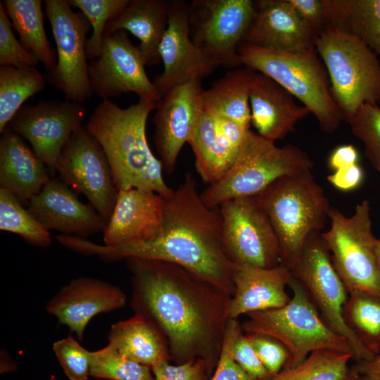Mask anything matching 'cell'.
<instances>
[{
    "label": "cell",
    "mask_w": 380,
    "mask_h": 380,
    "mask_svg": "<svg viewBox=\"0 0 380 380\" xmlns=\"http://www.w3.org/2000/svg\"><path fill=\"white\" fill-rule=\"evenodd\" d=\"M224 251L236 265L271 269L281 265L278 241L265 211L253 197L227 201L219 206Z\"/></svg>",
    "instance_id": "obj_13"
},
{
    "label": "cell",
    "mask_w": 380,
    "mask_h": 380,
    "mask_svg": "<svg viewBox=\"0 0 380 380\" xmlns=\"http://www.w3.org/2000/svg\"><path fill=\"white\" fill-rule=\"evenodd\" d=\"M357 152L352 145H343L336 148L331 154L329 165L335 170L357 163Z\"/></svg>",
    "instance_id": "obj_47"
},
{
    "label": "cell",
    "mask_w": 380,
    "mask_h": 380,
    "mask_svg": "<svg viewBox=\"0 0 380 380\" xmlns=\"http://www.w3.org/2000/svg\"><path fill=\"white\" fill-rule=\"evenodd\" d=\"M145 66L139 46L132 43L127 32L121 30L105 36L99 56L88 63L91 91L103 101L133 92L139 99L158 102L161 97Z\"/></svg>",
    "instance_id": "obj_15"
},
{
    "label": "cell",
    "mask_w": 380,
    "mask_h": 380,
    "mask_svg": "<svg viewBox=\"0 0 380 380\" xmlns=\"http://www.w3.org/2000/svg\"><path fill=\"white\" fill-rule=\"evenodd\" d=\"M255 71L236 68L227 72L203 91V106L246 129L251 125L250 85Z\"/></svg>",
    "instance_id": "obj_29"
},
{
    "label": "cell",
    "mask_w": 380,
    "mask_h": 380,
    "mask_svg": "<svg viewBox=\"0 0 380 380\" xmlns=\"http://www.w3.org/2000/svg\"><path fill=\"white\" fill-rule=\"evenodd\" d=\"M201 81L176 86L158 101L152 119L153 141L163 170L172 174L179 153L189 143L203 108Z\"/></svg>",
    "instance_id": "obj_18"
},
{
    "label": "cell",
    "mask_w": 380,
    "mask_h": 380,
    "mask_svg": "<svg viewBox=\"0 0 380 380\" xmlns=\"http://www.w3.org/2000/svg\"><path fill=\"white\" fill-rule=\"evenodd\" d=\"M232 356L234 361L250 376L258 380H270L273 377L262 365L243 330L236 337Z\"/></svg>",
    "instance_id": "obj_43"
},
{
    "label": "cell",
    "mask_w": 380,
    "mask_h": 380,
    "mask_svg": "<svg viewBox=\"0 0 380 380\" xmlns=\"http://www.w3.org/2000/svg\"><path fill=\"white\" fill-rule=\"evenodd\" d=\"M51 177L46 165L7 126L0 138V189L27 204Z\"/></svg>",
    "instance_id": "obj_25"
},
{
    "label": "cell",
    "mask_w": 380,
    "mask_h": 380,
    "mask_svg": "<svg viewBox=\"0 0 380 380\" xmlns=\"http://www.w3.org/2000/svg\"><path fill=\"white\" fill-rule=\"evenodd\" d=\"M258 356L272 376L279 374L287 365L290 354L278 340L264 334H246Z\"/></svg>",
    "instance_id": "obj_42"
},
{
    "label": "cell",
    "mask_w": 380,
    "mask_h": 380,
    "mask_svg": "<svg viewBox=\"0 0 380 380\" xmlns=\"http://www.w3.org/2000/svg\"><path fill=\"white\" fill-rule=\"evenodd\" d=\"M353 134L365 146V153L380 172V108L376 102H365L349 122Z\"/></svg>",
    "instance_id": "obj_38"
},
{
    "label": "cell",
    "mask_w": 380,
    "mask_h": 380,
    "mask_svg": "<svg viewBox=\"0 0 380 380\" xmlns=\"http://www.w3.org/2000/svg\"><path fill=\"white\" fill-rule=\"evenodd\" d=\"M347 327L373 355L380 353V298L362 293H349L343 308Z\"/></svg>",
    "instance_id": "obj_33"
},
{
    "label": "cell",
    "mask_w": 380,
    "mask_h": 380,
    "mask_svg": "<svg viewBox=\"0 0 380 380\" xmlns=\"http://www.w3.org/2000/svg\"><path fill=\"white\" fill-rule=\"evenodd\" d=\"M45 77L35 67L0 66V133L30 97L42 91Z\"/></svg>",
    "instance_id": "obj_32"
},
{
    "label": "cell",
    "mask_w": 380,
    "mask_h": 380,
    "mask_svg": "<svg viewBox=\"0 0 380 380\" xmlns=\"http://www.w3.org/2000/svg\"><path fill=\"white\" fill-rule=\"evenodd\" d=\"M27 208L46 229L63 235L85 239L103 232L107 224L94 207L81 202L68 186L53 177Z\"/></svg>",
    "instance_id": "obj_20"
},
{
    "label": "cell",
    "mask_w": 380,
    "mask_h": 380,
    "mask_svg": "<svg viewBox=\"0 0 380 380\" xmlns=\"http://www.w3.org/2000/svg\"><path fill=\"white\" fill-rule=\"evenodd\" d=\"M108 340L121 355L151 369L171 360L165 335L140 314L134 313L130 318L113 324Z\"/></svg>",
    "instance_id": "obj_27"
},
{
    "label": "cell",
    "mask_w": 380,
    "mask_h": 380,
    "mask_svg": "<svg viewBox=\"0 0 380 380\" xmlns=\"http://www.w3.org/2000/svg\"><path fill=\"white\" fill-rule=\"evenodd\" d=\"M376 254L378 265L380 270V239H377V241H376Z\"/></svg>",
    "instance_id": "obj_50"
},
{
    "label": "cell",
    "mask_w": 380,
    "mask_h": 380,
    "mask_svg": "<svg viewBox=\"0 0 380 380\" xmlns=\"http://www.w3.org/2000/svg\"><path fill=\"white\" fill-rule=\"evenodd\" d=\"M12 23L0 2V66L37 67L39 62L17 39Z\"/></svg>",
    "instance_id": "obj_40"
},
{
    "label": "cell",
    "mask_w": 380,
    "mask_h": 380,
    "mask_svg": "<svg viewBox=\"0 0 380 380\" xmlns=\"http://www.w3.org/2000/svg\"><path fill=\"white\" fill-rule=\"evenodd\" d=\"M56 172L75 193L83 194L108 223L118 190L104 151L84 125L62 148Z\"/></svg>",
    "instance_id": "obj_14"
},
{
    "label": "cell",
    "mask_w": 380,
    "mask_h": 380,
    "mask_svg": "<svg viewBox=\"0 0 380 380\" xmlns=\"http://www.w3.org/2000/svg\"><path fill=\"white\" fill-rule=\"evenodd\" d=\"M288 91L260 72L252 78L249 100L251 124L262 137L274 142L294 130L296 124L310 113L298 105Z\"/></svg>",
    "instance_id": "obj_23"
},
{
    "label": "cell",
    "mask_w": 380,
    "mask_h": 380,
    "mask_svg": "<svg viewBox=\"0 0 380 380\" xmlns=\"http://www.w3.org/2000/svg\"><path fill=\"white\" fill-rule=\"evenodd\" d=\"M241 330V325L237 319H229L220 358L210 380H258L246 373L233 358L234 343Z\"/></svg>",
    "instance_id": "obj_41"
},
{
    "label": "cell",
    "mask_w": 380,
    "mask_h": 380,
    "mask_svg": "<svg viewBox=\"0 0 380 380\" xmlns=\"http://www.w3.org/2000/svg\"><path fill=\"white\" fill-rule=\"evenodd\" d=\"M288 286L293 293L289 302L246 315L243 331L267 335L284 344L290 354L284 369L299 366L312 352L321 350L347 353L353 360L350 343L326 324L300 281L291 274Z\"/></svg>",
    "instance_id": "obj_6"
},
{
    "label": "cell",
    "mask_w": 380,
    "mask_h": 380,
    "mask_svg": "<svg viewBox=\"0 0 380 380\" xmlns=\"http://www.w3.org/2000/svg\"><path fill=\"white\" fill-rule=\"evenodd\" d=\"M188 144L194 154L196 170L208 185L225 174L238 155L223 143L217 133L213 113L204 106Z\"/></svg>",
    "instance_id": "obj_30"
},
{
    "label": "cell",
    "mask_w": 380,
    "mask_h": 380,
    "mask_svg": "<svg viewBox=\"0 0 380 380\" xmlns=\"http://www.w3.org/2000/svg\"><path fill=\"white\" fill-rule=\"evenodd\" d=\"M255 4V14L243 44L296 53L315 47L318 34L288 0H259Z\"/></svg>",
    "instance_id": "obj_21"
},
{
    "label": "cell",
    "mask_w": 380,
    "mask_h": 380,
    "mask_svg": "<svg viewBox=\"0 0 380 380\" xmlns=\"http://www.w3.org/2000/svg\"><path fill=\"white\" fill-rule=\"evenodd\" d=\"M165 198L153 191H118L115 205L103 230L104 245L114 246L156 237L163 226Z\"/></svg>",
    "instance_id": "obj_22"
},
{
    "label": "cell",
    "mask_w": 380,
    "mask_h": 380,
    "mask_svg": "<svg viewBox=\"0 0 380 380\" xmlns=\"http://www.w3.org/2000/svg\"><path fill=\"white\" fill-rule=\"evenodd\" d=\"M131 273V306L165 335L176 365L201 358L212 376L219 360L232 294L172 262L125 259Z\"/></svg>",
    "instance_id": "obj_1"
},
{
    "label": "cell",
    "mask_w": 380,
    "mask_h": 380,
    "mask_svg": "<svg viewBox=\"0 0 380 380\" xmlns=\"http://www.w3.org/2000/svg\"><path fill=\"white\" fill-rule=\"evenodd\" d=\"M325 25L355 37L380 60V0H322Z\"/></svg>",
    "instance_id": "obj_28"
},
{
    "label": "cell",
    "mask_w": 380,
    "mask_h": 380,
    "mask_svg": "<svg viewBox=\"0 0 380 380\" xmlns=\"http://www.w3.org/2000/svg\"><path fill=\"white\" fill-rule=\"evenodd\" d=\"M342 380H362V375L353 365L350 367L347 376Z\"/></svg>",
    "instance_id": "obj_49"
},
{
    "label": "cell",
    "mask_w": 380,
    "mask_h": 380,
    "mask_svg": "<svg viewBox=\"0 0 380 380\" xmlns=\"http://www.w3.org/2000/svg\"><path fill=\"white\" fill-rule=\"evenodd\" d=\"M291 277V270L282 265L271 269L236 265L233 278L234 293L229 307V319H237L242 315L286 305L291 297L286 286Z\"/></svg>",
    "instance_id": "obj_24"
},
{
    "label": "cell",
    "mask_w": 380,
    "mask_h": 380,
    "mask_svg": "<svg viewBox=\"0 0 380 380\" xmlns=\"http://www.w3.org/2000/svg\"><path fill=\"white\" fill-rule=\"evenodd\" d=\"M310 170L280 177L253 196L271 222L281 265L290 270L309 235L324 228L331 208Z\"/></svg>",
    "instance_id": "obj_4"
},
{
    "label": "cell",
    "mask_w": 380,
    "mask_h": 380,
    "mask_svg": "<svg viewBox=\"0 0 380 380\" xmlns=\"http://www.w3.org/2000/svg\"><path fill=\"white\" fill-rule=\"evenodd\" d=\"M90 376L108 380H155L151 368L127 358L109 344L91 352Z\"/></svg>",
    "instance_id": "obj_36"
},
{
    "label": "cell",
    "mask_w": 380,
    "mask_h": 380,
    "mask_svg": "<svg viewBox=\"0 0 380 380\" xmlns=\"http://www.w3.org/2000/svg\"><path fill=\"white\" fill-rule=\"evenodd\" d=\"M52 348L70 380L88 379L91 370V351L71 336L54 342Z\"/></svg>",
    "instance_id": "obj_39"
},
{
    "label": "cell",
    "mask_w": 380,
    "mask_h": 380,
    "mask_svg": "<svg viewBox=\"0 0 380 380\" xmlns=\"http://www.w3.org/2000/svg\"><path fill=\"white\" fill-rule=\"evenodd\" d=\"M361 375L380 380V353L368 361H360L353 365Z\"/></svg>",
    "instance_id": "obj_48"
},
{
    "label": "cell",
    "mask_w": 380,
    "mask_h": 380,
    "mask_svg": "<svg viewBox=\"0 0 380 380\" xmlns=\"http://www.w3.org/2000/svg\"><path fill=\"white\" fill-rule=\"evenodd\" d=\"M312 167V160L300 148L291 144L278 147L250 129L228 170L200 196L208 207L216 209L232 199L253 197L280 177Z\"/></svg>",
    "instance_id": "obj_7"
},
{
    "label": "cell",
    "mask_w": 380,
    "mask_h": 380,
    "mask_svg": "<svg viewBox=\"0 0 380 380\" xmlns=\"http://www.w3.org/2000/svg\"><path fill=\"white\" fill-rule=\"evenodd\" d=\"M68 248L112 262L129 258L162 260L178 265L229 292L234 293L236 265L227 255L219 210L201 200L191 173L165 198L163 226L153 239L110 246L69 236Z\"/></svg>",
    "instance_id": "obj_2"
},
{
    "label": "cell",
    "mask_w": 380,
    "mask_h": 380,
    "mask_svg": "<svg viewBox=\"0 0 380 380\" xmlns=\"http://www.w3.org/2000/svg\"><path fill=\"white\" fill-rule=\"evenodd\" d=\"M155 380H208L205 362L201 358L182 365H170L169 362L159 363L152 369Z\"/></svg>",
    "instance_id": "obj_44"
},
{
    "label": "cell",
    "mask_w": 380,
    "mask_h": 380,
    "mask_svg": "<svg viewBox=\"0 0 380 380\" xmlns=\"http://www.w3.org/2000/svg\"><path fill=\"white\" fill-rule=\"evenodd\" d=\"M353 360L350 354L331 350L312 352L299 366L283 369L270 380H342Z\"/></svg>",
    "instance_id": "obj_34"
},
{
    "label": "cell",
    "mask_w": 380,
    "mask_h": 380,
    "mask_svg": "<svg viewBox=\"0 0 380 380\" xmlns=\"http://www.w3.org/2000/svg\"><path fill=\"white\" fill-rule=\"evenodd\" d=\"M157 103L139 99L122 108L104 100L84 126L104 151L118 191L141 189L167 198L174 189L164 180L162 164L148 145L146 131L148 115Z\"/></svg>",
    "instance_id": "obj_3"
},
{
    "label": "cell",
    "mask_w": 380,
    "mask_h": 380,
    "mask_svg": "<svg viewBox=\"0 0 380 380\" xmlns=\"http://www.w3.org/2000/svg\"><path fill=\"white\" fill-rule=\"evenodd\" d=\"M315 46L343 120L349 122L365 102H380V60L363 42L325 25Z\"/></svg>",
    "instance_id": "obj_8"
},
{
    "label": "cell",
    "mask_w": 380,
    "mask_h": 380,
    "mask_svg": "<svg viewBox=\"0 0 380 380\" xmlns=\"http://www.w3.org/2000/svg\"><path fill=\"white\" fill-rule=\"evenodd\" d=\"M362 380H376V379L369 376L362 375Z\"/></svg>",
    "instance_id": "obj_51"
},
{
    "label": "cell",
    "mask_w": 380,
    "mask_h": 380,
    "mask_svg": "<svg viewBox=\"0 0 380 380\" xmlns=\"http://www.w3.org/2000/svg\"><path fill=\"white\" fill-rule=\"evenodd\" d=\"M163 70L153 83L160 97L173 87L201 81L219 65L193 41L189 6L170 1L167 25L159 46Z\"/></svg>",
    "instance_id": "obj_17"
},
{
    "label": "cell",
    "mask_w": 380,
    "mask_h": 380,
    "mask_svg": "<svg viewBox=\"0 0 380 380\" xmlns=\"http://www.w3.org/2000/svg\"><path fill=\"white\" fill-rule=\"evenodd\" d=\"M170 1L129 0L125 9L107 23L105 36L118 30L129 32L140 42L138 46L146 65L160 62L159 46L167 25Z\"/></svg>",
    "instance_id": "obj_26"
},
{
    "label": "cell",
    "mask_w": 380,
    "mask_h": 380,
    "mask_svg": "<svg viewBox=\"0 0 380 380\" xmlns=\"http://www.w3.org/2000/svg\"><path fill=\"white\" fill-rule=\"evenodd\" d=\"M70 6L79 8L89 21L92 32L87 39L86 53L90 61L101 53L105 28L110 20L116 18L129 0H67Z\"/></svg>",
    "instance_id": "obj_37"
},
{
    "label": "cell",
    "mask_w": 380,
    "mask_h": 380,
    "mask_svg": "<svg viewBox=\"0 0 380 380\" xmlns=\"http://www.w3.org/2000/svg\"><path fill=\"white\" fill-rule=\"evenodd\" d=\"M239 53L241 65L270 77L300 101L324 132L333 133L338 129L342 115L315 47L296 53L243 44Z\"/></svg>",
    "instance_id": "obj_5"
},
{
    "label": "cell",
    "mask_w": 380,
    "mask_h": 380,
    "mask_svg": "<svg viewBox=\"0 0 380 380\" xmlns=\"http://www.w3.org/2000/svg\"><path fill=\"white\" fill-rule=\"evenodd\" d=\"M85 111L84 106L77 102L40 100L23 106L8 126L31 144L52 176L62 148L82 125Z\"/></svg>",
    "instance_id": "obj_16"
},
{
    "label": "cell",
    "mask_w": 380,
    "mask_h": 380,
    "mask_svg": "<svg viewBox=\"0 0 380 380\" xmlns=\"http://www.w3.org/2000/svg\"><path fill=\"white\" fill-rule=\"evenodd\" d=\"M300 18L317 34L325 26L322 0H288Z\"/></svg>",
    "instance_id": "obj_45"
},
{
    "label": "cell",
    "mask_w": 380,
    "mask_h": 380,
    "mask_svg": "<svg viewBox=\"0 0 380 380\" xmlns=\"http://www.w3.org/2000/svg\"><path fill=\"white\" fill-rule=\"evenodd\" d=\"M5 11L25 49L42 63L46 72L56 65V56L47 39L41 0H4Z\"/></svg>",
    "instance_id": "obj_31"
},
{
    "label": "cell",
    "mask_w": 380,
    "mask_h": 380,
    "mask_svg": "<svg viewBox=\"0 0 380 380\" xmlns=\"http://www.w3.org/2000/svg\"><path fill=\"white\" fill-rule=\"evenodd\" d=\"M320 232L311 233L305 241L291 274L303 284L326 324L351 345L356 362L373 355L346 324L343 308L348 292L336 271Z\"/></svg>",
    "instance_id": "obj_10"
},
{
    "label": "cell",
    "mask_w": 380,
    "mask_h": 380,
    "mask_svg": "<svg viewBox=\"0 0 380 380\" xmlns=\"http://www.w3.org/2000/svg\"><path fill=\"white\" fill-rule=\"evenodd\" d=\"M126 300L125 293L118 286L99 279L78 277L50 298L45 310L82 341L93 317L124 307Z\"/></svg>",
    "instance_id": "obj_19"
},
{
    "label": "cell",
    "mask_w": 380,
    "mask_h": 380,
    "mask_svg": "<svg viewBox=\"0 0 380 380\" xmlns=\"http://www.w3.org/2000/svg\"><path fill=\"white\" fill-rule=\"evenodd\" d=\"M45 13L56 45V65L46 81L67 100L82 103L93 92L88 77L87 34L91 29L86 16L75 13L67 0H45Z\"/></svg>",
    "instance_id": "obj_11"
},
{
    "label": "cell",
    "mask_w": 380,
    "mask_h": 380,
    "mask_svg": "<svg viewBox=\"0 0 380 380\" xmlns=\"http://www.w3.org/2000/svg\"><path fill=\"white\" fill-rule=\"evenodd\" d=\"M0 229L17 234L34 246L46 248L51 243L49 230L3 189H0Z\"/></svg>",
    "instance_id": "obj_35"
},
{
    "label": "cell",
    "mask_w": 380,
    "mask_h": 380,
    "mask_svg": "<svg viewBox=\"0 0 380 380\" xmlns=\"http://www.w3.org/2000/svg\"><path fill=\"white\" fill-rule=\"evenodd\" d=\"M363 172L357 163L335 170L327 177L329 182L336 188L348 191L356 188L362 182Z\"/></svg>",
    "instance_id": "obj_46"
},
{
    "label": "cell",
    "mask_w": 380,
    "mask_h": 380,
    "mask_svg": "<svg viewBox=\"0 0 380 380\" xmlns=\"http://www.w3.org/2000/svg\"><path fill=\"white\" fill-rule=\"evenodd\" d=\"M191 36L219 66L241 65L239 53L254 18L251 0H194L189 6Z\"/></svg>",
    "instance_id": "obj_12"
},
{
    "label": "cell",
    "mask_w": 380,
    "mask_h": 380,
    "mask_svg": "<svg viewBox=\"0 0 380 380\" xmlns=\"http://www.w3.org/2000/svg\"><path fill=\"white\" fill-rule=\"evenodd\" d=\"M330 229L322 233L332 264L348 294L362 293L380 298V270L367 201L357 205L354 214L346 217L331 207Z\"/></svg>",
    "instance_id": "obj_9"
}]
</instances>
